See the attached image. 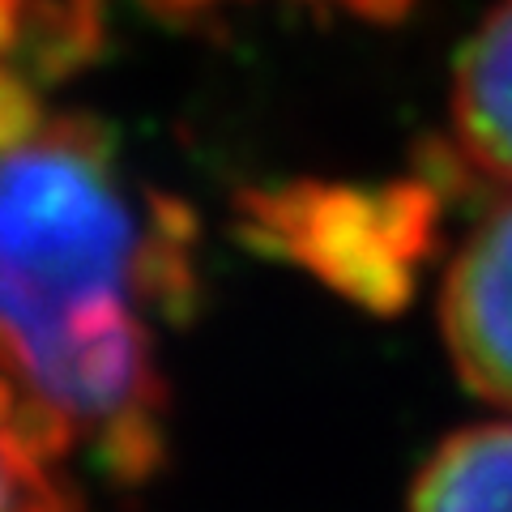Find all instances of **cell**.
Listing matches in <instances>:
<instances>
[{
    "mask_svg": "<svg viewBox=\"0 0 512 512\" xmlns=\"http://www.w3.org/2000/svg\"><path fill=\"white\" fill-rule=\"evenodd\" d=\"M52 86L0 64V372L73 461L137 491L171 461L158 346L197 308V222Z\"/></svg>",
    "mask_w": 512,
    "mask_h": 512,
    "instance_id": "1",
    "label": "cell"
},
{
    "mask_svg": "<svg viewBox=\"0 0 512 512\" xmlns=\"http://www.w3.org/2000/svg\"><path fill=\"white\" fill-rule=\"evenodd\" d=\"M235 231L269 261L295 265L363 312L393 316L444 235V180H282L235 197Z\"/></svg>",
    "mask_w": 512,
    "mask_h": 512,
    "instance_id": "2",
    "label": "cell"
},
{
    "mask_svg": "<svg viewBox=\"0 0 512 512\" xmlns=\"http://www.w3.org/2000/svg\"><path fill=\"white\" fill-rule=\"evenodd\" d=\"M440 333L461 384L512 410V201L478 218L448 261Z\"/></svg>",
    "mask_w": 512,
    "mask_h": 512,
    "instance_id": "3",
    "label": "cell"
},
{
    "mask_svg": "<svg viewBox=\"0 0 512 512\" xmlns=\"http://www.w3.org/2000/svg\"><path fill=\"white\" fill-rule=\"evenodd\" d=\"M406 512H512V423L444 436L414 474Z\"/></svg>",
    "mask_w": 512,
    "mask_h": 512,
    "instance_id": "6",
    "label": "cell"
},
{
    "mask_svg": "<svg viewBox=\"0 0 512 512\" xmlns=\"http://www.w3.org/2000/svg\"><path fill=\"white\" fill-rule=\"evenodd\" d=\"M103 47V0H0V64L64 82Z\"/></svg>",
    "mask_w": 512,
    "mask_h": 512,
    "instance_id": "7",
    "label": "cell"
},
{
    "mask_svg": "<svg viewBox=\"0 0 512 512\" xmlns=\"http://www.w3.org/2000/svg\"><path fill=\"white\" fill-rule=\"evenodd\" d=\"M448 120L457 163L512 188V0H495L461 43Z\"/></svg>",
    "mask_w": 512,
    "mask_h": 512,
    "instance_id": "4",
    "label": "cell"
},
{
    "mask_svg": "<svg viewBox=\"0 0 512 512\" xmlns=\"http://www.w3.org/2000/svg\"><path fill=\"white\" fill-rule=\"evenodd\" d=\"M0 512H90L69 448L0 372Z\"/></svg>",
    "mask_w": 512,
    "mask_h": 512,
    "instance_id": "5",
    "label": "cell"
}]
</instances>
